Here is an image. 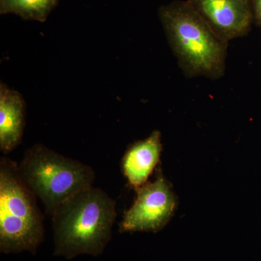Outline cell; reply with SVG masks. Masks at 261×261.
I'll return each instance as SVG.
<instances>
[{"instance_id":"obj_1","label":"cell","mask_w":261,"mask_h":261,"mask_svg":"<svg viewBox=\"0 0 261 261\" xmlns=\"http://www.w3.org/2000/svg\"><path fill=\"white\" fill-rule=\"evenodd\" d=\"M51 216L55 255L97 256L112 238L116 202L101 189L89 187L62 202Z\"/></svg>"},{"instance_id":"obj_2","label":"cell","mask_w":261,"mask_h":261,"mask_svg":"<svg viewBox=\"0 0 261 261\" xmlns=\"http://www.w3.org/2000/svg\"><path fill=\"white\" fill-rule=\"evenodd\" d=\"M159 14L168 42L187 76L218 80L224 75L228 42L187 0L163 5Z\"/></svg>"},{"instance_id":"obj_3","label":"cell","mask_w":261,"mask_h":261,"mask_svg":"<svg viewBox=\"0 0 261 261\" xmlns=\"http://www.w3.org/2000/svg\"><path fill=\"white\" fill-rule=\"evenodd\" d=\"M36 196L24 183L18 164L0 160V251L34 253L44 238L43 216Z\"/></svg>"},{"instance_id":"obj_4","label":"cell","mask_w":261,"mask_h":261,"mask_svg":"<svg viewBox=\"0 0 261 261\" xmlns=\"http://www.w3.org/2000/svg\"><path fill=\"white\" fill-rule=\"evenodd\" d=\"M18 168L24 183L50 216L70 196L92 187L95 179L90 166L41 145L27 149Z\"/></svg>"},{"instance_id":"obj_5","label":"cell","mask_w":261,"mask_h":261,"mask_svg":"<svg viewBox=\"0 0 261 261\" xmlns=\"http://www.w3.org/2000/svg\"><path fill=\"white\" fill-rule=\"evenodd\" d=\"M137 198L124 214L120 226L121 232L157 231L172 216L176 198L162 175L154 182L136 188Z\"/></svg>"},{"instance_id":"obj_6","label":"cell","mask_w":261,"mask_h":261,"mask_svg":"<svg viewBox=\"0 0 261 261\" xmlns=\"http://www.w3.org/2000/svg\"><path fill=\"white\" fill-rule=\"evenodd\" d=\"M226 42L248 34L253 23L250 0H187Z\"/></svg>"},{"instance_id":"obj_7","label":"cell","mask_w":261,"mask_h":261,"mask_svg":"<svg viewBox=\"0 0 261 261\" xmlns=\"http://www.w3.org/2000/svg\"><path fill=\"white\" fill-rule=\"evenodd\" d=\"M161 151V134L159 130H154L145 140L128 147L122 160V169L132 187L137 188L147 183L160 161Z\"/></svg>"},{"instance_id":"obj_8","label":"cell","mask_w":261,"mask_h":261,"mask_svg":"<svg viewBox=\"0 0 261 261\" xmlns=\"http://www.w3.org/2000/svg\"><path fill=\"white\" fill-rule=\"evenodd\" d=\"M25 103L21 94L0 84V149L8 153L20 143L25 127Z\"/></svg>"},{"instance_id":"obj_9","label":"cell","mask_w":261,"mask_h":261,"mask_svg":"<svg viewBox=\"0 0 261 261\" xmlns=\"http://www.w3.org/2000/svg\"><path fill=\"white\" fill-rule=\"evenodd\" d=\"M59 0H0V14H15L25 20L44 23Z\"/></svg>"},{"instance_id":"obj_10","label":"cell","mask_w":261,"mask_h":261,"mask_svg":"<svg viewBox=\"0 0 261 261\" xmlns=\"http://www.w3.org/2000/svg\"><path fill=\"white\" fill-rule=\"evenodd\" d=\"M253 21L261 27V0H250Z\"/></svg>"}]
</instances>
